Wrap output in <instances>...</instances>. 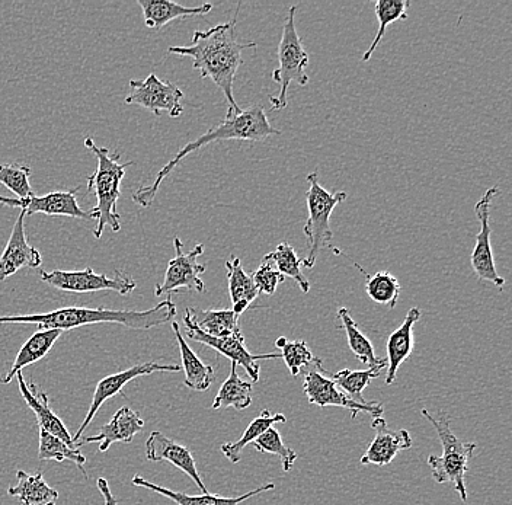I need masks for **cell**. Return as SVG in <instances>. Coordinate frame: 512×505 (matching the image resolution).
<instances>
[{"label": "cell", "instance_id": "2", "mask_svg": "<svg viewBox=\"0 0 512 505\" xmlns=\"http://www.w3.org/2000/svg\"><path fill=\"white\" fill-rule=\"evenodd\" d=\"M176 315V305L171 296L152 309H107V308H60L47 313H34V315H6L0 316V325L32 324L40 329H69L80 328L85 325L117 324L131 329H150L155 326L168 324Z\"/></svg>", "mask_w": 512, "mask_h": 505}, {"label": "cell", "instance_id": "29", "mask_svg": "<svg viewBox=\"0 0 512 505\" xmlns=\"http://www.w3.org/2000/svg\"><path fill=\"white\" fill-rule=\"evenodd\" d=\"M286 421V415L280 414V412L272 414L270 409H262L259 417H256L255 420L248 425L245 433H243V436L240 437L238 441H235V443H224L222 447H220V450H222L223 455L226 456L233 465H236V463H239L240 459H242L243 449H245L248 444L254 443L268 428L274 427L275 424H284Z\"/></svg>", "mask_w": 512, "mask_h": 505}, {"label": "cell", "instance_id": "20", "mask_svg": "<svg viewBox=\"0 0 512 505\" xmlns=\"http://www.w3.org/2000/svg\"><path fill=\"white\" fill-rule=\"evenodd\" d=\"M16 377H18L19 391H21L22 398H24L28 407L31 408V411L34 412L35 417H37L38 425H40L41 430L59 437L67 446L75 447L73 436H70L66 425L51 411L47 393L40 391V388H38L35 383L25 382L22 372H19ZM75 449H78V447H75Z\"/></svg>", "mask_w": 512, "mask_h": 505}, {"label": "cell", "instance_id": "15", "mask_svg": "<svg viewBox=\"0 0 512 505\" xmlns=\"http://www.w3.org/2000/svg\"><path fill=\"white\" fill-rule=\"evenodd\" d=\"M79 188L73 190L56 191L46 196H31L28 198H11L0 196L3 206L19 207L25 214H46V216H64L72 219L94 220L95 213L86 212L78 203Z\"/></svg>", "mask_w": 512, "mask_h": 505}, {"label": "cell", "instance_id": "37", "mask_svg": "<svg viewBox=\"0 0 512 505\" xmlns=\"http://www.w3.org/2000/svg\"><path fill=\"white\" fill-rule=\"evenodd\" d=\"M275 347L281 350V359L286 363L291 376H299L303 369L309 366H322V360L313 356L310 348L302 340L288 341L286 337H280L275 341Z\"/></svg>", "mask_w": 512, "mask_h": 505}, {"label": "cell", "instance_id": "17", "mask_svg": "<svg viewBox=\"0 0 512 505\" xmlns=\"http://www.w3.org/2000/svg\"><path fill=\"white\" fill-rule=\"evenodd\" d=\"M371 420L376 437L368 444L366 453L361 456V465L387 466L400 452L411 449L412 437L408 431L390 430L383 417H374Z\"/></svg>", "mask_w": 512, "mask_h": 505}, {"label": "cell", "instance_id": "28", "mask_svg": "<svg viewBox=\"0 0 512 505\" xmlns=\"http://www.w3.org/2000/svg\"><path fill=\"white\" fill-rule=\"evenodd\" d=\"M191 321L204 334L210 337H233L242 334L239 326V316L232 309H190Z\"/></svg>", "mask_w": 512, "mask_h": 505}, {"label": "cell", "instance_id": "11", "mask_svg": "<svg viewBox=\"0 0 512 505\" xmlns=\"http://www.w3.org/2000/svg\"><path fill=\"white\" fill-rule=\"evenodd\" d=\"M185 329H187V337L195 343L207 345V347L213 348L217 353L222 354L235 363L236 366H242L246 370L252 382H259V372H261V366L259 361L262 360H277L281 359L280 353L272 354H252L251 351L246 348L245 337L243 334L233 335V337H210V335L201 332L194 322L191 321L190 312L188 309L185 310L184 316Z\"/></svg>", "mask_w": 512, "mask_h": 505}, {"label": "cell", "instance_id": "23", "mask_svg": "<svg viewBox=\"0 0 512 505\" xmlns=\"http://www.w3.org/2000/svg\"><path fill=\"white\" fill-rule=\"evenodd\" d=\"M137 5L142 8L144 24L150 30H160L175 19L200 17L213 11L211 3L190 8L171 0H137Z\"/></svg>", "mask_w": 512, "mask_h": 505}, {"label": "cell", "instance_id": "1", "mask_svg": "<svg viewBox=\"0 0 512 505\" xmlns=\"http://www.w3.org/2000/svg\"><path fill=\"white\" fill-rule=\"evenodd\" d=\"M236 22L217 24L206 31H195L190 46L169 47V54L191 57L192 66L200 72L201 78L211 79L226 97L229 110L226 117L242 113L233 95L236 73L243 65L242 53L246 49H256V43H240L236 33Z\"/></svg>", "mask_w": 512, "mask_h": 505}, {"label": "cell", "instance_id": "36", "mask_svg": "<svg viewBox=\"0 0 512 505\" xmlns=\"http://www.w3.org/2000/svg\"><path fill=\"white\" fill-rule=\"evenodd\" d=\"M38 459L40 460H54V462L62 463L64 460L75 463L83 473L85 478H88L85 466L86 457L82 455L79 449L75 447L67 446L63 440L59 437L53 436V434L47 433V431L41 430L40 428V447H38Z\"/></svg>", "mask_w": 512, "mask_h": 505}, {"label": "cell", "instance_id": "21", "mask_svg": "<svg viewBox=\"0 0 512 505\" xmlns=\"http://www.w3.org/2000/svg\"><path fill=\"white\" fill-rule=\"evenodd\" d=\"M421 319V309L412 308L406 313L405 321L390 335L387 340V375L386 385H393L398 375L399 367L414 353V326Z\"/></svg>", "mask_w": 512, "mask_h": 505}, {"label": "cell", "instance_id": "4", "mask_svg": "<svg viewBox=\"0 0 512 505\" xmlns=\"http://www.w3.org/2000/svg\"><path fill=\"white\" fill-rule=\"evenodd\" d=\"M85 146L94 153L98 161V168L88 178V190L96 196V206L91 212L96 216L94 236L101 239L105 228L120 232L121 216L117 212V203L121 197V181L133 162L120 163V153H112L107 147H99L91 137H86Z\"/></svg>", "mask_w": 512, "mask_h": 505}, {"label": "cell", "instance_id": "19", "mask_svg": "<svg viewBox=\"0 0 512 505\" xmlns=\"http://www.w3.org/2000/svg\"><path fill=\"white\" fill-rule=\"evenodd\" d=\"M143 428L144 420L140 417L139 412L123 407L112 415L110 423L101 427L96 436L82 437L76 443V447L99 443V452H107L114 443H131L136 434H139Z\"/></svg>", "mask_w": 512, "mask_h": 505}, {"label": "cell", "instance_id": "13", "mask_svg": "<svg viewBox=\"0 0 512 505\" xmlns=\"http://www.w3.org/2000/svg\"><path fill=\"white\" fill-rule=\"evenodd\" d=\"M501 194V190L498 187H491L485 191L478 203L475 206L476 217L480 222V229L478 236H476V245L473 249L472 257H470V264H472L473 271L479 280L489 281V283L495 284L496 287L502 289L505 286V278L499 276L496 271V265L494 260V252H492L491 245V225H489V219H491V207L492 201L496 196Z\"/></svg>", "mask_w": 512, "mask_h": 505}, {"label": "cell", "instance_id": "39", "mask_svg": "<svg viewBox=\"0 0 512 505\" xmlns=\"http://www.w3.org/2000/svg\"><path fill=\"white\" fill-rule=\"evenodd\" d=\"M31 169L18 163H0V184L18 198L34 196L31 188Z\"/></svg>", "mask_w": 512, "mask_h": 505}, {"label": "cell", "instance_id": "24", "mask_svg": "<svg viewBox=\"0 0 512 505\" xmlns=\"http://www.w3.org/2000/svg\"><path fill=\"white\" fill-rule=\"evenodd\" d=\"M62 334L63 332L59 329H38L30 340L22 345L21 350L16 354L11 370L0 379V383L8 385L19 372H22L24 367L31 366V364L44 359L50 353L53 345L57 343V340L62 337Z\"/></svg>", "mask_w": 512, "mask_h": 505}, {"label": "cell", "instance_id": "40", "mask_svg": "<svg viewBox=\"0 0 512 505\" xmlns=\"http://www.w3.org/2000/svg\"><path fill=\"white\" fill-rule=\"evenodd\" d=\"M252 280H254L255 287L258 289L259 294L262 293L265 294V296H272V294L277 292V287L286 281V277L275 270L272 262L262 260L259 268H256Z\"/></svg>", "mask_w": 512, "mask_h": 505}, {"label": "cell", "instance_id": "8", "mask_svg": "<svg viewBox=\"0 0 512 505\" xmlns=\"http://www.w3.org/2000/svg\"><path fill=\"white\" fill-rule=\"evenodd\" d=\"M41 280L50 284L54 289L69 293L115 292L121 296H130L136 290L137 283L130 274L115 271L114 277L96 274L94 268L88 267L83 271L54 270L47 273L41 271Z\"/></svg>", "mask_w": 512, "mask_h": 505}, {"label": "cell", "instance_id": "41", "mask_svg": "<svg viewBox=\"0 0 512 505\" xmlns=\"http://www.w3.org/2000/svg\"><path fill=\"white\" fill-rule=\"evenodd\" d=\"M96 487H98L99 492H101L102 497H104V505H117V500H115L114 494H112L110 484H108L107 479L98 478L96 481Z\"/></svg>", "mask_w": 512, "mask_h": 505}, {"label": "cell", "instance_id": "7", "mask_svg": "<svg viewBox=\"0 0 512 505\" xmlns=\"http://www.w3.org/2000/svg\"><path fill=\"white\" fill-rule=\"evenodd\" d=\"M296 11L297 6H291L288 9L280 44H278L280 66L272 73V79L280 85V91H278L277 97H270L272 108L275 111H281L287 107V94L291 83L296 82L300 86H306L309 83V76L306 75L309 54L304 50L300 35L297 34Z\"/></svg>", "mask_w": 512, "mask_h": 505}, {"label": "cell", "instance_id": "33", "mask_svg": "<svg viewBox=\"0 0 512 505\" xmlns=\"http://www.w3.org/2000/svg\"><path fill=\"white\" fill-rule=\"evenodd\" d=\"M264 260L272 262L275 270L283 274L284 277H290L291 280L296 281L303 293L310 292V281L302 271L303 260L299 258L293 246L283 242L270 254L265 255Z\"/></svg>", "mask_w": 512, "mask_h": 505}, {"label": "cell", "instance_id": "35", "mask_svg": "<svg viewBox=\"0 0 512 505\" xmlns=\"http://www.w3.org/2000/svg\"><path fill=\"white\" fill-rule=\"evenodd\" d=\"M355 267L366 277L368 297L379 305H386L390 309H395L398 305L400 292H402L398 278L390 274L389 271H379V273L370 276L360 265L355 264Z\"/></svg>", "mask_w": 512, "mask_h": 505}, {"label": "cell", "instance_id": "27", "mask_svg": "<svg viewBox=\"0 0 512 505\" xmlns=\"http://www.w3.org/2000/svg\"><path fill=\"white\" fill-rule=\"evenodd\" d=\"M18 484L8 489L11 497L18 498L22 505H56L59 500L57 489L51 488L43 473L30 475L25 471L16 472Z\"/></svg>", "mask_w": 512, "mask_h": 505}, {"label": "cell", "instance_id": "22", "mask_svg": "<svg viewBox=\"0 0 512 505\" xmlns=\"http://www.w3.org/2000/svg\"><path fill=\"white\" fill-rule=\"evenodd\" d=\"M131 482L136 487L150 489V491L156 492V494L163 495V497L169 498V500L174 501L178 505H240L245 503V501L251 500V498L258 497L259 494H264V492L272 491L275 488L274 484H265L262 487L252 489L248 494L240 495V497L227 498L210 494V492L201 495H188L184 494V492L172 491V489L152 484V482L147 481V479L140 475H134Z\"/></svg>", "mask_w": 512, "mask_h": 505}, {"label": "cell", "instance_id": "34", "mask_svg": "<svg viewBox=\"0 0 512 505\" xmlns=\"http://www.w3.org/2000/svg\"><path fill=\"white\" fill-rule=\"evenodd\" d=\"M409 6H411L409 0H379V2H376L374 12H376V17L379 19V30H377L373 43L368 47L366 53L363 54V59H361L363 62H370L374 51L379 47L380 41L383 40L387 27L390 24L408 19Z\"/></svg>", "mask_w": 512, "mask_h": 505}, {"label": "cell", "instance_id": "9", "mask_svg": "<svg viewBox=\"0 0 512 505\" xmlns=\"http://www.w3.org/2000/svg\"><path fill=\"white\" fill-rule=\"evenodd\" d=\"M184 92L175 83L162 81L155 73L147 78L130 81V94L124 99L128 105H139L150 113L160 117L168 114L169 117L178 118L184 113Z\"/></svg>", "mask_w": 512, "mask_h": 505}, {"label": "cell", "instance_id": "10", "mask_svg": "<svg viewBox=\"0 0 512 505\" xmlns=\"http://www.w3.org/2000/svg\"><path fill=\"white\" fill-rule=\"evenodd\" d=\"M175 257L168 262L162 284L155 289V296L179 292L185 289L190 292H206V284L201 280V274L206 273V265L200 264L198 258L204 254V246L198 244L190 252L184 251L181 239H174Z\"/></svg>", "mask_w": 512, "mask_h": 505}, {"label": "cell", "instance_id": "5", "mask_svg": "<svg viewBox=\"0 0 512 505\" xmlns=\"http://www.w3.org/2000/svg\"><path fill=\"white\" fill-rule=\"evenodd\" d=\"M421 414L430 421L431 425H434L444 450L443 456H428L427 462L432 471V478L437 484L453 485L462 501L466 503V473L469 471L470 457L475 453L478 444L460 441L451 430V420L448 415L443 414L437 420L427 409H422Z\"/></svg>", "mask_w": 512, "mask_h": 505}, {"label": "cell", "instance_id": "32", "mask_svg": "<svg viewBox=\"0 0 512 505\" xmlns=\"http://www.w3.org/2000/svg\"><path fill=\"white\" fill-rule=\"evenodd\" d=\"M338 319L341 321V326H338V328L347 332L348 345H350V350L357 357V360L360 363L367 364L368 367H374L382 363L384 359L376 356L373 344L368 340L367 335L361 332L360 326L352 318L350 309L339 308Z\"/></svg>", "mask_w": 512, "mask_h": 505}, {"label": "cell", "instance_id": "26", "mask_svg": "<svg viewBox=\"0 0 512 505\" xmlns=\"http://www.w3.org/2000/svg\"><path fill=\"white\" fill-rule=\"evenodd\" d=\"M226 271L232 310L240 318L258 299L259 292L252 277L242 267L239 257H232L226 261Z\"/></svg>", "mask_w": 512, "mask_h": 505}, {"label": "cell", "instance_id": "18", "mask_svg": "<svg viewBox=\"0 0 512 505\" xmlns=\"http://www.w3.org/2000/svg\"><path fill=\"white\" fill-rule=\"evenodd\" d=\"M146 457L150 462L172 463L175 468L181 469L185 475L190 476L194 484L200 488L201 494H208V489L201 479L200 472L197 469V462L187 447L181 446L176 441L168 439L160 431H153L146 441Z\"/></svg>", "mask_w": 512, "mask_h": 505}, {"label": "cell", "instance_id": "16", "mask_svg": "<svg viewBox=\"0 0 512 505\" xmlns=\"http://www.w3.org/2000/svg\"><path fill=\"white\" fill-rule=\"evenodd\" d=\"M25 213H19L8 244L0 255V283L14 276L22 268H40L43 264V255L37 248L28 242L25 233Z\"/></svg>", "mask_w": 512, "mask_h": 505}, {"label": "cell", "instance_id": "3", "mask_svg": "<svg viewBox=\"0 0 512 505\" xmlns=\"http://www.w3.org/2000/svg\"><path fill=\"white\" fill-rule=\"evenodd\" d=\"M281 131L274 129L268 120L262 105H252V107L242 110V113L226 117L222 123L211 127L203 136L195 139L182 147L174 159H171L156 175V180L149 187H142L133 194V201L139 204L143 209L152 206L158 194L162 182L172 174L176 166L182 159L187 158L191 153L197 152L201 147L210 145L222 140H249V142H261V140L270 139L272 136H280Z\"/></svg>", "mask_w": 512, "mask_h": 505}, {"label": "cell", "instance_id": "30", "mask_svg": "<svg viewBox=\"0 0 512 505\" xmlns=\"http://www.w3.org/2000/svg\"><path fill=\"white\" fill-rule=\"evenodd\" d=\"M252 405V385L240 379L238 366L232 363L230 375L224 380L222 388L214 398L213 409L235 408L238 411L249 408Z\"/></svg>", "mask_w": 512, "mask_h": 505}, {"label": "cell", "instance_id": "38", "mask_svg": "<svg viewBox=\"0 0 512 505\" xmlns=\"http://www.w3.org/2000/svg\"><path fill=\"white\" fill-rule=\"evenodd\" d=\"M252 447L259 453L278 456L281 459L284 472H290L297 460V453L287 446L277 428L271 427L252 443Z\"/></svg>", "mask_w": 512, "mask_h": 505}, {"label": "cell", "instance_id": "12", "mask_svg": "<svg viewBox=\"0 0 512 505\" xmlns=\"http://www.w3.org/2000/svg\"><path fill=\"white\" fill-rule=\"evenodd\" d=\"M323 367L319 370H310L303 377V391L306 393L310 404L319 408L338 407L350 409L351 417L357 418L360 412L371 415V418L382 417L384 408L379 402H360L352 401L350 396L345 395L338 386L332 382L331 377L323 375Z\"/></svg>", "mask_w": 512, "mask_h": 505}, {"label": "cell", "instance_id": "25", "mask_svg": "<svg viewBox=\"0 0 512 505\" xmlns=\"http://www.w3.org/2000/svg\"><path fill=\"white\" fill-rule=\"evenodd\" d=\"M172 331H174L179 351H181L182 366H184L185 372V386L192 389V391H207L213 385L214 379H216L213 367L204 364L200 357L191 350L190 345H188L184 335H182L181 326L178 325V322L172 324Z\"/></svg>", "mask_w": 512, "mask_h": 505}, {"label": "cell", "instance_id": "14", "mask_svg": "<svg viewBox=\"0 0 512 505\" xmlns=\"http://www.w3.org/2000/svg\"><path fill=\"white\" fill-rule=\"evenodd\" d=\"M179 370H181V366H178V364H159L156 363V361H149V363L136 364V366L130 367V369L124 370V372L115 373V375L107 376L99 380L88 414H86L85 420H83L79 430L76 431L75 436H73L75 447L76 443L82 439L86 428H88L89 424L94 420L99 408H101L108 399L120 395V393L123 392L124 386L130 383L131 380L137 379V377L150 376L153 375V373H175L179 372Z\"/></svg>", "mask_w": 512, "mask_h": 505}, {"label": "cell", "instance_id": "6", "mask_svg": "<svg viewBox=\"0 0 512 505\" xmlns=\"http://www.w3.org/2000/svg\"><path fill=\"white\" fill-rule=\"evenodd\" d=\"M306 181L310 185L309 191L306 193L309 217H307L306 225L303 228L304 236L307 238V257L303 258L302 267L312 270L315 268L319 252L325 246H329L334 239L331 216L335 207L347 200L348 194L345 191L329 193L320 184L318 172H310Z\"/></svg>", "mask_w": 512, "mask_h": 505}, {"label": "cell", "instance_id": "31", "mask_svg": "<svg viewBox=\"0 0 512 505\" xmlns=\"http://www.w3.org/2000/svg\"><path fill=\"white\" fill-rule=\"evenodd\" d=\"M383 369H387L386 359L377 366L368 367L367 370H341V372L334 373L331 379L345 395L350 396L352 401L367 404L368 401L363 396L364 389L370 385L371 380L380 376Z\"/></svg>", "mask_w": 512, "mask_h": 505}]
</instances>
